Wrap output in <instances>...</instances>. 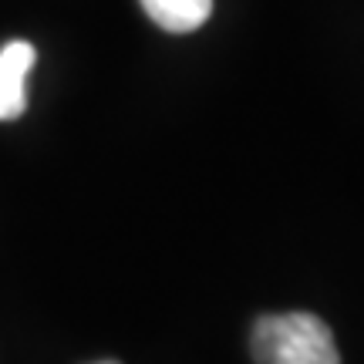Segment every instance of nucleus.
<instances>
[{"mask_svg": "<svg viewBox=\"0 0 364 364\" xmlns=\"http://www.w3.org/2000/svg\"><path fill=\"white\" fill-rule=\"evenodd\" d=\"M98 364H118V361H98Z\"/></svg>", "mask_w": 364, "mask_h": 364, "instance_id": "4", "label": "nucleus"}, {"mask_svg": "<svg viewBox=\"0 0 364 364\" xmlns=\"http://www.w3.org/2000/svg\"><path fill=\"white\" fill-rule=\"evenodd\" d=\"M38 61L34 44L7 41L0 48V122H14L27 112V75Z\"/></svg>", "mask_w": 364, "mask_h": 364, "instance_id": "2", "label": "nucleus"}, {"mask_svg": "<svg viewBox=\"0 0 364 364\" xmlns=\"http://www.w3.org/2000/svg\"><path fill=\"white\" fill-rule=\"evenodd\" d=\"M257 364H341L338 341L317 314H267L253 324Z\"/></svg>", "mask_w": 364, "mask_h": 364, "instance_id": "1", "label": "nucleus"}, {"mask_svg": "<svg viewBox=\"0 0 364 364\" xmlns=\"http://www.w3.org/2000/svg\"><path fill=\"white\" fill-rule=\"evenodd\" d=\"M149 21H156L169 34H189L209 21L213 0H142Z\"/></svg>", "mask_w": 364, "mask_h": 364, "instance_id": "3", "label": "nucleus"}]
</instances>
